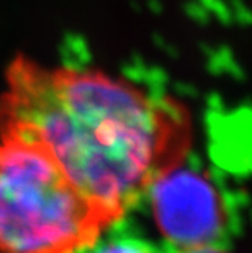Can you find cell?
I'll return each mask as SVG.
<instances>
[{"label": "cell", "mask_w": 252, "mask_h": 253, "mask_svg": "<svg viewBox=\"0 0 252 253\" xmlns=\"http://www.w3.org/2000/svg\"><path fill=\"white\" fill-rule=\"evenodd\" d=\"M105 227L38 142L0 126V253H79Z\"/></svg>", "instance_id": "2"}, {"label": "cell", "mask_w": 252, "mask_h": 253, "mask_svg": "<svg viewBox=\"0 0 252 253\" xmlns=\"http://www.w3.org/2000/svg\"><path fill=\"white\" fill-rule=\"evenodd\" d=\"M89 253H157L146 242L133 237H118L95 245Z\"/></svg>", "instance_id": "4"}, {"label": "cell", "mask_w": 252, "mask_h": 253, "mask_svg": "<svg viewBox=\"0 0 252 253\" xmlns=\"http://www.w3.org/2000/svg\"><path fill=\"white\" fill-rule=\"evenodd\" d=\"M184 162L162 171L146 193L155 225L175 249L214 245L226 227V204L203 171Z\"/></svg>", "instance_id": "3"}, {"label": "cell", "mask_w": 252, "mask_h": 253, "mask_svg": "<svg viewBox=\"0 0 252 253\" xmlns=\"http://www.w3.org/2000/svg\"><path fill=\"white\" fill-rule=\"evenodd\" d=\"M0 126L38 142L106 225L184 162L194 136L180 101L94 69L48 67L26 56L5 72Z\"/></svg>", "instance_id": "1"}, {"label": "cell", "mask_w": 252, "mask_h": 253, "mask_svg": "<svg viewBox=\"0 0 252 253\" xmlns=\"http://www.w3.org/2000/svg\"><path fill=\"white\" fill-rule=\"evenodd\" d=\"M172 253H226L216 245H197V247H180Z\"/></svg>", "instance_id": "5"}]
</instances>
